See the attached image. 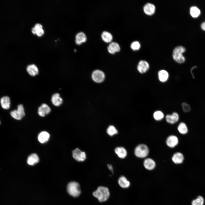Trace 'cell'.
<instances>
[{
    "instance_id": "cell-19",
    "label": "cell",
    "mask_w": 205,
    "mask_h": 205,
    "mask_svg": "<svg viewBox=\"0 0 205 205\" xmlns=\"http://www.w3.org/2000/svg\"><path fill=\"white\" fill-rule=\"evenodd\" d=\"M144 11L146 14L148 15H151L155 13V7L153 4L148 3L144 6Z\"/></svg>"
},
{
    "instance_id": "cell-37",
    "label": "cell",
    "mask_w": 205,
    "mask_h": 205,
    "mask_svg": "<svg viewBox=\"0 0 205 205\" xmlns=\"http://www.w3.org/2000/svg\"><path fill=\"white\" fill-rule=\"evenodd\" d=\"M107 166L109 169L110 170L112 173H113V167L112 165L110 164H108Z\"/></svg>"
},
{
    "instance_id": "cell-4",
    "label": "cell",
    "mask_w": 205,
    "mask_h": 205,
    "mask_svg": "<svg viewBox=\"0 0 205 205\" xmlns=\"http://www.w3.org/2000/svg\"><path fill=\"white\" fill-rule=\"evenodd\" d=\"M67 190L68 193L74 197L79 196L81 192L79 185L75 182L69 183L67 185Z\"/></svg>"
},
{
    "instance_id": "cell-36",
    "label": "cell",
    "mask_w": 205,
    "mask_h": 205,
    "mask_svg": "<svg viewBox=\"0 0 205 205\" xmlns=\"http://www.w3.org/2000/svg\"><path fill=\"white\" fill-rule=\"evenodd\" d=\"M201 27L202 30L205 31V22L202 23L201 25Z\"/></svg>"
},
{
    "instance_id": "cell-16",
    "label": "cell",
    "mask_w": 205,
    "mask_h": 205,
    "mask_svg": "<svg viewBox=\"0 0 205 205\" xmlns=\"http://www.w3.org/2000/svg\"><path fill=\"white\" fill-rule=\"evenodd\" d=\"M51 100L52 104L56 106H60L63 102L62 99L60 97V94L57 93L52 96Z\"/></svg>"
},
{
    "instance_id": "cell-1",
    "label": "cell",
    "mask_w": 205,
    "mask_h": 205,
    "mask_svg": "<svg viewBox=\"0 0 205 205\" xmlns=\"http://www.w3.org/2000/svg\"><path fill=\"white\" fill-rule=\"evenodd\" d=\"M93 195L100 202H102L107 200L108 198L110 192L107 187L100 186L93 192Z\"/></svg>"
},
{
    "instance_id": "cell-21",
    "label": "cell",
    "mask_w": 205,
    "mask_h": 205,
    "mask_svg": "<svg viewBox=\"0 0 205 205\" xmlns=\"http://www.w3.org/2000/svg\"><path fill=\"white\" fill-rule=\"evenodd\" d=\"M107 49L109 52L114 54L116 52H119L120 50V48L117 43L112 42L108 46Z\"/></svg>"
},
{
    "instance_id": "cell-6",
    "label": "cell",
    "mask_w": 205,
    "mask_h": 205,
    "mask_svg": "<svg viewBox=\"0 0 205 205\" xmlns=\"http://www.w3.org/2000/svg\"><path fill=\"white\" fill-rule=\"evenodd\" d=\"M149 67V64L147 61L144 60H141L138 63L137 70L139 73L144 74L148 71Z\"/></svg>"
},
{
    "instance_id": "cell-39",
    "label": "cell",
    "mask_w": 205,
    "mask_h": 205,
    "mask_svg": "<svg viewBox=\"0 0 205 205\" xmlns=\"http://www.w3.org/2000/svg\"><path fill=\"white\" fill-rule=\"evenodd\" d=\"M0 124H1V121H0Z\"/></svg>"
},
{
    "instance_id": "cell-25",
    "label": "cell",
    "mask_w": 205,
    "mask_h": 205,
    "mask_svg": "<svg viewBox=\"0 0 205 205\" xmlns=\"http://www.w3.org/2000/svg\"><path fill=\"white\" fill-rule=\"evenodd\" d=\"M177 129L179 132L182 134H186L188 132V129L187 126L186 124L183 122L179 123Z\"/></svg>"
},
{
    "instance_id": "cell-22",
    "label": "cell",
    "mask_w": 205,
    "mask_h": 205,
    "mask_svg": "<svg viewBox=\"0 0 205 205\" xmlns=\"http://www.w3.org/2000/svg\"><path fill=\"white\" fill-rule=\"evenodd\" d=\"M87 37L85 34L83 32H80L76 35L75 42L77 45H80L82 43L86 41Z\"/></svg>"
},
{
    "instance_id": "cell-23",
    "label": "cell",
    "mask_w": 205,
    "mask_h": 205,
    "mask_svg": "<svg viewBox=\"0 0 205 205\" xmlns=\"http://www.w3.org/2000/svg\"><path fill=\"white\" fill-rule=\"evenodd\" d=\"M118 183L120 186L123 188H127L130 185V183L125 177L122 176L118 180Z\"/></svg>"
},
{
    "instance_id": "cell-27",
    "label": "cell",
    "mask_w": 205,
    "mask_h": 205,
    "mask_svg": "<svg viewBox=\"0 0 205 205\" xmlns=\"http://www.w3.org/2000/svg\"><path fill=\"white\" fill-rule=\"evenodd\" d=\"M102 40L106 43L110 42L112 40V36L109 32L107 31L103 32L101 34Z\"/></svg>"
},
{
    "instance_id": "cell-2",
    "label": "cell",
    "mask_w": 205,
    "mask_h": 205,
    "mask_svg": "<svg viewBox=\"0 0 205 205\" xmlns=\"http://www.w3.org/2000/svg\"><path fill=\"white\" fill-rule=\"evenodd\" d=\"M149 152V150L148 146L143 144L138 145L134 150L135 155L140 158H146L148 155Z\"/></svg>"
},
{
    "instance_id": "cell-33",
    "label": "cell",
    "mask_w": 205,
    "mask_h": 205,
    "mask_svg": "<svg viewBox=\"0 0 205 205\" xmlns=\"http://www.w3.org/2000/svg\"><path fill=\"white\" fill-rule=\"evenodd\" d=\"M35 29L36 30V34L38 36H41L43 34L44 32L42 28L38 29Z\"/></svg>"
},
{
    "instance_id": "cell-34",
    "label": "cell",
    "mask_w": 205,
    "mask_h": 205,
    "mask_svg": "<svg viewBox=\"0 0 205 205\" xmlns=\"http://www.w3.org/2000/svg\"><path fill=\"white\" fill-rule=\"evenodd\" d=\"M196 68V66H194L191 68V69H190V73H191V74L192 75V77L193 78H194V73H193L195 69Z\"/></svg>"
},
{
    "instance_id": "cell-8",
    "label": "cell",
    "mask_w": 205,
    "mask_h": 205,
    "mask_svg": "<svg viewBox=\"0 0 205 205\" xmlns=\"http://www.w3.org/2000/svg\"><path fill=\"white\" fill-rule=\"evenodd\" d=\"M73 157L78 161H84L86 159L85 153L81 151L78 148H76L72 151Z\"/></svg>"
},
{
    "instance_id": "cell-12",
    "label": "cell",
    "mask_w": 205,
    "mask_h": 205,
    "mask_svg": "<svg viewBox=\"0 0 205 205\" xmlns=\"http://www.w3.org/2000/svg\"><path fill=\"white\" fill-rule=\"evenodd\" d=\"M51 110L50 108L47 104L43 103L38 108V113L40 116L44 117L48 114Z\"/></svg>"
},
{
    "instance_id": "cell-13",
    "label": "cell",
    "mask_w": 205,
    "mask_h": 205,
    "mask_svg": "<svg viewBox=\"0 0 205 205\" xmlns=\"http://www.w3.org/2000/svg\"><path fill=\"white\" fill-rule=\"evenodd\" d=\"M184 157L183 154L181 152H177L173 155L171 160L175 164H179L182 163L184 160Z\"/></svg>"
},
{
    "instance_id": "cell-29",
    "label": "cell",
    "mask_w": 205,
    "mask_h": 205,
    "mask_svg": "<svg viewBox=\"0 0 205 205\" xmlns=\"http://www.w3.org/2000/svg\"><path fill=\"white\" fill-rule=\"evenodd\" d=\"M204 200L203 197L199 196L196 199L193 200L192 202V205H203Z\"/></svg>"
},
{
    "instance_id": "cell-15",
    "label": "cell",
    "mask_w": 205,
    "mask_h": 205,
    "mask_svg": "<svg viewBox=\"0 0 205 205\" xmlns=\"http://www.w3.org/2000/svg\"><path fill=\"white\" fill-rule=\"evenodd\" d=\"M50 137L49 134L47 132L43 131L39 133L38 136V141L41 144H44L48 141Z\"/></svg>"
},
{
    "instance_id": "cell-11",
    "label": "cell",
    "mask_w": 205,
    "mask_h": 205,
    "mask_svg": "<svg viewBox=\"0 0 205 205\" xmlns=\"http://www.w3.org/2000/svg\"><path fill=\"white\" fill-rule=\"evenodd\" d=\"M143 165L146 169L151 171L155 168L156 163L153 159L150 158H146L144 161Z\"/></svg>"
},
{
    "instance_id": "cell-31",
    "label": "cell",
    "mask_w": 205,
    "mask_h": 205,
    "mask_svg": "<svg viewBox=\"0 0 205 205\" xmlns=\"http://www.w3.org/2000/svg\"><path fill=\"white\" fill-rule=\"evenodd\" d=\"M181 106L183 110L185 112H189L191 110V108L190 106L186 102H183L181 104Z\"/></svg>"
},
{
    "instance_id": "cell-9",
    "label": "cell",
    "mask_w": 205,
    "mask_h": 205,
    "mask_svg": "<svg viewBox=\"0 0 205 205\" xmlns=\"http://www.w3.org/2000/svg\"><path fill=\"white\" fill-rule=\"evenodd\" d=\"M179 115L176 112H173L171 114H169L165 116L166 122L170 124H174L177 123L179 119Z\"/></svg>"
},
{
    "instance_id": "cell-28",
    "label": "cell",
    "mask_w": 205,
    "mask_h": 205,
    "mask_svg": "<svg viewBox=\"0 0 205 205\" xmlns=\"http://www.w3.org/2000/svg\"><path fill=\"white\" fill-rule=\"evenodd\" d=\"M190 13L193 17L196 18L200 15V11L197 7L193 6L190 9Z\"/></svg>"
},
{
    "instance_id": "cell-3",
    "label": "cell",
    "mask_w": 205,
    "mask_h": 205,
    "mask_svg": "<svg viewBox=\"0 0 205 205\" xmlns=\"http://www.w3.org/2000/svg\"><path fill=\"white\" fill-rule=\"evenodd\" d=\"M186 50L184 47L181 46L176 47L174 50L173 57L174 60L177 63H184L185 59L183 54Z\"/></svg>"
},
{
    "instance_id": "cell-14",
    "label": "cell",
    "mask_w": 205,
    "mask_h": 205,
    "mask_svg": "<svg viewBox=\"0 0 205 205\" xmlns=\"http://www.w3.org/2000/svg\"><path fill=\"white\" fill-rule=\"evenodd\" d=\"M92 78L95 82L100 83L102 82L104 79V73L102 71L96 70L93 73Z\"/></svg>"
},
{
    "instance_id": "cell-24",
    "label": "cell",
    "mask_w": 205,
    "mask_h": 205,
    "mask_svg": "<svg viewBox=\"0 0 205 205\" xmlns=\"http://www.w3.org/2000/svg\"><path fill=\"white\" fill-rule=\"evenodd\" d=\"M115 152L118 156L120 158H124L127 155L126 150L122 147H118L115 149Z\"/></svg>"
},
{
    "instance_id": "cell-30",
    "label": "cell",
    "mask_w": 205,
    "mask_h": 205,
    "mask_svg": "<svg viewBox=\"0 0 205 205\" xmlns=\"http://www.w3.org/2000/svg\"><path fill=\"white\" fill-rule=\"evenodd\" d=\"M107 132L109 135L112 136L114 134H117L118 131L114 126L110 125L107 128Z\"/></svg>"
},
{
    "instance_id": "cell-20",
    "label": "cell",
    "mask_w": 205,
    "mask_h": 205,
    "mask_svg": "<svg viewBox=\"0 0 205 205\" xmlns=\"http://www.w3.org/2000/svg\"><path fill=\"white\" fill-rule=\"evenodd\" d=\"M0 102L1 106L3 109L7 110L10 108L11 102L9 97L5 96L2 97L0 99Z\"/></svg>"
},
{
    "instance_id": "cell-35",
    "label": "cell",
    "mask_w": 205,
    "mask_h": 205,
    "mask_svg": "<svg viewBox=\"0 0 205 205\" xmlns=\"http://www.w3.org/2000/svg\"><path fill=\"white\" fill-rule=\"evenodd\" d=\"M34 27L36 29H38L42 28V26L39 23H37L35 24Z\"/></svg>"
},
{
    "instance_id": "cell-32",
    "label": "cell",
    "mask_w": 205,
    "mask_h": 205,
    "mask_svg": "<svg viewBox=\"0 0 205 205\" xmlns=\"http://www.w3.org/2000/svg\"><path fill=\"white\" fill-rule=\"evenodd\" d=\"M140 45L139 42L137 41L133 42L131 45V48L133 50H137L139 49Z\"/></svg>"
},
{
    "instance_id": "cell-5",
    "label": "cell",
    "mask_w": 205,
    "mask_h": 205,
    "mask_svg": "<svg viewBox=\"0 0 205 205\" xmlns=\"http://www.w3.org/2000/svg\"><path fill=\"white\" fill-rule=\"evenodd\" d=\"M10 114L12 118L16 120H21L25 115L24 109L23 105L21 104L18 105L17 109L11 111Z\"/></svg>"
},
{
    "instance_id": "cell-17",
    "label": "cell",
    "mask_w": 205,
    "mask_h": 205,
    "mask_svg": "<svg viewBox=\"0 0 205 205\" xmlns=\"http://www.w3.org/2000/svg\"><path fill=\"white\" fill-rule=\"evenodd\" d=\"M26 70L28 73L32 76H36L38 75L39 73L38 68L34 64H31L28 65Z\"/></svg>"
},
{
    "instance_id": "cell-18",
    "label": "cell",
    "mask_w": 205,
    "mask_h": 205,
    "mask_svg": "<svg viewBox=\"0 0 205 205\" xmlns=\"http://www.w3.org/2000/svg\"><path fill=\"white\" fill-rule=\"evenodd\" d=\"M39 159L37 155L33 153L30 155L28 157L27 160V164L30 165H34L38 163Z\"/></svg>"
},
{
    "instance_id": "cell-7",
    "label": "cell",
    "mask_w": 205,
    "mask_h": 205,
    "mask_svg": "<svg viewBox=\"0 0 205 205\" xmlns=\"http://www.w3.org/2000/svg\"><path fill=\"white\" fill-rule=\"evenodd\" d=\"M165 142L168 147L170 148H174L178 144L179 140L177 136L171 135L167 138Z\"/></svg>"
},
{
    "instance_id": "cell-26",
    "label": "cell",
    "mask_w": 205,
    "mask_h": 205,
    "mask_svg": "<svg viewBox=\"0 0 205 205\" xmlns=\"http://www.w3.org/2000/svg\"><path fill=\"white\" fill-rule=\"evenodd\" d=\"M153 119L156 121H160L164 118L163 112L160 110H157L153 113Z\"/></svg>"
},
{
    "instance_id": "cell-38",
    "label": "cell",
    "mask_w": 205,
    "mask_h": 205,
    "mask_svg": "<svg viewBox=\"0 0 205 205\" xmlns=\"http://www.w3.org/2000/svg\"><path fill=\"white\" fill-rule=\"evenodd\" d=\"M32 32L34 34H36V30L34 27L32 28Z\"/></svg>"
},
{
    "instance_id": "cell-10",
    "label": "cell",
    "mask_w": 205,
    "mask_h": 205,
    "mask_svg": "<svg viewBox=\"0 0 205 205\" xmlns=\"http://www.w3.org/2000/svg\"><path fill=\"white\" fill-rule=\"evenodd\" d=\"M157 77L159 81L162 83L167 82L169 80V74L168 72L166 70L162 69L158 71Z\"/></svg>"
}]
</instances>
